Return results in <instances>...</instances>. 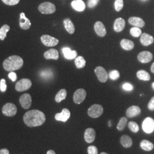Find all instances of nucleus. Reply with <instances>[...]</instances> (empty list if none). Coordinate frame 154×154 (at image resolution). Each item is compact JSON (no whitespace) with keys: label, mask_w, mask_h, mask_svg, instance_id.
I'll list each match as a JSON object with an SVG mask.
<instances>
[{"label":"nucleus","mask_w":154,"mask_h":154,"mask_svg":"<svg viewBox=\"0 0 154 154\" xmlns=\"http://www.w3.org/2000/svg\"><path fill=\"white\" fill-rule=\"evenodd\" d=\"M23 119L25 125L30 127L40 126L46 121L44 113L38 110H30L26 112Z\"/></svg>","instance_id":"obj_1"},{"label":"nucleus","mask_w":154,"mask_h":154,"mask_svg":"<svg viewBox=\"0 0 154 154\" xmlns=\"http://www.w3.org/2000/svg\"><path fill=\"white\" fill-rule=\"evenodd\" d=\"M23 64V61L21 57L11 55L4 61L3 67L6 71L13 72L21 69Z\"/></svg>","instance_id":"obj_2"},{"label":"nucleus","mask_w":154,"mask_h":154,"mask_svg":"<svg viewBox=\"0 0 154 154\" xmlns=\"http://www.w3.org/2000/svg\"><path fill=\"white\" fill-rule=\"evenodd\" d=\"M39 11L44 14L54 13L56 11L55 6L51 2H45L41 4L38 6Z\"/></svg>","instance_id":"obj_3"},{"label":"nucleus","mask_w":154,"mask_h":154,"mask_svg":"<svg viewBox=\"0 0 154 154\" xmlns=\"http://www.w3.org/2000/svg\"><path fill=\"white\" fill-rule=\"evenodd\" d=\"M103 108L101 105L95 104L92 105L88 109V113L89 116L93 118H99L103 114Z\"/></svg>","instance_id":"obj_4"},{"label":"nucleus","mask_w":154,"mask_h":154,"mask_svg":"<svg viewBox=\"0 0 154 154\" xmlns=\"http://www.w3.org/2000/svg\"><path fill=\"white\" fill-rule=\"evenodd\" d=\"M32 85V81L26 78H23L18 81L16 84L15 88L17 91L22 92L27 90L31 88Z\"/></svg>","instance_id":"obj_5"},{"label":"nucleus","mask_w":154,"mask_h":154,"mask_svg":"<svg viewBox=\"0 0 154 154\" xmlns=\"http://www.w3.org/2000/svg\"><path fill=\"white\" fill-rule=\"evenodd\" d=\"M2 111L4 115L7 116H13L16 114L17 109L16 105L11 103H8L2 107Z\"/></svg>","instance_id":"obj_6"},{"label":"nucleus","mask_w":154,"mask_h":154,"mask_svg":"<svg viewBox=\"0 0 154 154\" xmlns=\"http://www.w3.org/2000/svg\"><path fill=\"white\" fill-rule=\"evenodd\" d=\"M86 91L83 88H79L75 91L73 95V100L76 104H81L85 100L86 97Z\"/></svg>","instance_id":"obj_7"},{"label":"nucleus","mask_w":154,"mask_h":154,"mask_svg":"<svg viewBox=\"0 0 154 154\" xmlns=\"http://www.w3.org/2000/svg\"><path fill=\"white\" fill-rule=\"evenodd\" d=\"M142 129L147 134H151L154 131V120L150 118H146L142 123Z\"/></svg>","instance_id":"obj_8"},{"label":"nucleus","mask_w":154,"mask_h":154,"mask_svg":"<svg viewBox=\"0 0 154 154\" xmlns=\"http://www.w3.org/2000/svg\"><path fill=\"white\" fill-rule=\"evenodd\" d=\"M41 40L43 44L48 47L55 46L59 43L58 39L54 38L49 35H43L41 37Z\"/></svg>","instance_id":"obj_9"},{"label":"nucleus","mask_w":154,"mask_h":154,"mask_svg":"<svg viewBox=\"0 0 154 154\" xmlns=\"http://www.w3.org/2000/svg\"><path fill=\"white\" fill-rule=\"evenodd\" d=\"M95 73L100 82L105 83L107 81L109 75L105 69L102 66H98L95 69Z\"/></svg>","instance_id":"obj_10"},{"label":"nucleus","mask_w":154,"mask_h":154,"mask_svg":"<svg viewBox=\"0 0 154 154\" xmlns=\"http://www.w3.org/2000/svg\"><path fill=\"white\" fill-rule=\"evenodd\" d=\"M32 99L29 94H24L20 98V103L24 109H29L32 105Z\"/></svg>","instance_id":"obj_11"},{"label":"nucleus","mask_w":154,"mask_h":154,"mask_svg":"<svg viewBox=\"0 0 154 154\" xmlns=\"http://www.w3.org/2000/svg\"><path fill=\"white\" fill-rule=\"evenodd\" d=\"M152 54L148 51H142L138 55V61L143 63H149L152 60Z\"/></svg>","instance_id":"obj_12"},{"label":"nucleus","mask_w":154,"mask_h":154,"mask_svg":"<svg viewBox=\"0 0 154 154\" xmlns=\"http://www.w3.org/2000/svg\"><path fill=\"white\" fill-rule=\"evenodd\" d=\"M70 117V112L67 109H63L61 113H57L55 116V120L65 122Z\"/></svg>","instance_id":"obj_13"},{"label":"nucleus","mask_w":154,"mask_h":154,"mask_svg":"<svg viewBox=\"0 0 154 154\" xmlns=\"http://www.w3.org/2000/svg\"><path fill=\"white\" fill-rule=\"evenodd\" d=\"M94 30L97 34L101 37L106 35L107 32L103 23L100 21H97L94 25Z\"/></svg>","instance_id":"obj_14"},{"label":"nucleus","mask_w":154,"mask_h":154,"mask_svg":"<svg viewBox=\"0 0 154 154\" xmlns=\"http://www.w3.org/2000/svg\"><path fill=\"white\" fill-rule=\"evenodd\" d=\"M95 135H96V133L93 128H88L85 131V134H84L85 140L87 143H92L95 140Z\"/></svg>","instance_id":"obj_15"},{"label":"nucleus","mask_w":154,"mask_h":154,"mask_svg":"<svg viewBox=\"0 0 154 154\" xmlns=\"http://www.w3.org/2000/svg\"><path fill=\"white\" fill-rule=\"evenodd\" d=\"M62 53L65 58L69 60L75 59L78 55L77 51L72 50L69 48L65 47L62 49Z\"/></svg>","instance_id":"obj_16"},{"label":"nucleus","mask_w":154,"mask_h":154,"mask_svg":"<svg viewBox=\"0 0 154 154\" xmlns=\"http://www.w3.org/2000/svg\"><path fill=\"white\" fill-rule=\"evenodd\" d=\"M20 26L23 30H28L31 26V22L28 19L24 13L20 14Z\"/></svg>","instance_id":"obj_17"},{"label":"nucleus","mask_w":154,"mask_h":154,"mask_svg":"<svg viewBox=\"0 0 154 154\" xmlns=\"http://www.w3.org/2000/svg\"><path fill=\"white\" fill-rule=\"evenodd\" d=\"M140 41L143 45L147 46L154 42V37L147 33H143L141 35Z\"/></svg>","instance_id":"obj_18"},{"label":"nucleus","mask_w":154,"mask_h":154,"mask_svg":"<svg viewBox=\"0 0 154 154\" xmlns=\"http://www.w3.org/2000/svg\"><path fill=\"white\" fill-rule=\"evenodd\" d=\"M128 23L135 27L143 28L145 25L143 19L138 17H131L128 19Z\"/></svg>","instance_id":"obj_19"},{"label":"nucleus","mask_w":154,"mask_h":154,"mask_svg":"<svg viewBox=\"0 0 154 154\" xmlns=\"http://www.w3.org/2000/svg\"><path fill=\"white\" fill-rule=\"evenodd\" d=\"M125 25L126 23L124 19L122 18H118L116 19L114 23V30L118 33L121 32L125 27Z\"/></svg>","instance_id":"obj_20"},{"label":"nucleus","mask_w":154,"mask_h":154,"mask_svg":"<svg viewBox=\"0 0 154 154\" xmlns=\"http://www.w3.org/2000/svg\"><path fill=\"white\" fill-rule=\"evenodd\" d=\"M141 112L140 109L136 106H132L126 111V116L128 118H133L139 116Z\"/></svg>","instance_id":"obj_21"},{"label":"nucleus","mask_w":154,"mask_h":154,"mask_svg":"<svg viewBox=\"0 0 154 154\" xmlns=\"http://www.w3.org/2000/svg\"><path fill=\"white\" fill-rule=\"evenodd\" d=\"M44 57L46 60L53 59L57 60L59 58V53L57 50L51 49L45 53Z\"/></svg>","instance_id":"obj_22"},{"label":"nucleus","mask_w":154,"mask_h":154,"mask_svg":"<svg viewBox=\"0 0 154 154\" xmlns=\"http://www.w3.org/2000/svg\"><path fill=\"white\" fill-rule=\"evenodd\" d=\"M72 8L77 11H82L85 9V4L82 0H74L72 2Z\"/></svg>","instance_id":"obj_23"},{"label":"nucleus","mask_w":154,"mask_h":154,"mask_svg":"<svg viewBox=\"0 0 154 154\" xmlns=\"http://www.w3.org/2000/svg\"><path fill=\"white\" fill-rule=\"evenodd\" d=\"M63 24H64L65 28L66 29V31L69 34H72L75 32L74 25L70 19L69 18L65 19L63 21Z\"/></svg>","instance_id":"obj_24"},{"label":"nucleus","mask_w":154,"mask_h":154,"mask_svg":"<svg viewBox=\"0 0 154 154\" xmlns=\"http://www.w3.org/2000/svg\"><path fill=\"white\" fill-rule=\"evenodd\" d=\"M121 46L123 49L131 50L134 48V43L131 40L123 39L121 41Z\"/></svg>","instance_id":"obj_25"},{"label":"nucleus","mask_w":154,"mask_h":154,"mask_svg":"<svg viewBox=\"0 0 154 154\" xmlns=\"http://www.w3.org/2000/svg\"><path fill=\"white\" fill-rule=\"evenodd\" d=\"M121 143L124 147H130L132 145V139L127 135H123L121 138Z\"/></svg>","instance_id":"obj_26"},{"label":"nucleus","mask_w":154,"mask_h":154,"mask_svg":"<svg viewBox=\"0 0 154 154\" xmlns=\"http://www.w3.org/2000/svg\"><path fill=\"white\" fill-rule=\"evenodd\" d=\"M137 76L139 79L144 81H149L151 79V77L149 72L143 70L138 71L137 73Z\"/></svg>","instance_id":"obj_27"},{"label":"nucleus","mask_w":154,"mask_h":154,"mask_svg":"<svg viewBox=\"0 0 154 154\" xmlns=\"http://www.w3.org/2000/svg\"><path fill=\"white\" fill-rule=\"evenodd\" d=\"M140 147L144 151H149L154 149V144L147 140H143L140 144Z\"/></svg>","instance_id":"obj_28"},{"label":"nucleus","mask_w":154,"mask_h":154,"mask_svg":"<svg viewBox=\"0 0 154 154\" xmlns=\"http://www.w3.org/2000/svg\"><path fill=\"white\" fill-rule=\"evenodd\" d=\"M67 96V91L65 89H61L58 93L57 94L55 97V101L57 103L61 102L62 100L66 99Z\"/></svg>","instance_id":"obj_29"},{"label":"nucleus","mask_w":154,"mask_h":154,"mask_svg":"<svg viewBox=\"0 0 154 154\" xmlns=\"http://www.w3.org/2000/svg\"><path fill=\"white\" fill-rule=\"evenodd\" d=\"M75 65L78 69L83 68L86 65V61L82 56L77 57L74 61Z\"/></svg>","instance_id":"obj_30"},{"label":"nucleus","mask_w":154,"mask_h":154,"mask_svg":"<svg viewBox=\"0 0 154 154\" xmlns=\"http://www.w3.org/2000/svg\"><path fill=\"white\" fill-rule=\"evenodd\" d=\"M10 27L8 25H4L0 29V39L4 40L6 37V34L9 31Z\"/></svg>","instance_id":"obj_31"},{"label":"nucleus","mask_w":154,"mask_h":154,"mask_svg":"<svg viewBox=\"0 0 154 154\" xmlns=\"http://www.w3.org/2000/svg\"><path fill=\"white\" fill-rule=\"evenodd\" d=\"M127 122V119L125 117H122L120 121L119 122L118 125H117V129L119 131L123 130L126 125Z\"/></svg>","instance_id":"obj_32"},{"label":"nucleus","mask_w":154,"mask_h":154,"mask_svg":"<svg viewBox=\"0 0 154 154\" xmlns=\"http://www.w3.org/2000/svg\"><path fill=\"white\" fill-rule=\"evenodd\" d=\"M130 34L134 37H139L142 35L141 30L138 27H133L130 29Z\"/></svg>","instance_id":"obj_33"},{"label":"nucleus","mask_w":154,"mask_h":154,"mask_svg":"<svg viewBox=\"0 0 154 154\" xmlns=\"http://www.w3.org/2000/svg\"><path fill=\"white\" fill-rule=\"evenodd\" d=\"M128 126L129 128L130 129V130L132 132H135V133L138 132L139 130V126H138V124L136 122H130L128 123Z\"/></svg>","instance_id":"obj_34"},{"label":"nucleus","mask_w":154,"mask_h":154,"mask_svg":"<svg viewBox=\"0 0 154 154\" xmlns=\"http://www.w3.org/2000/svg\"><path fill=\"white\" fill-rule=\"evenodd\" d=\"M53 75V72L50 70H45L40 72V76L44 79H49Z\"/></svg>","instance_id":"obj_35"},{"label":"nucleus","mask_w":154,"mask_h":154,"mask_svg":"<svg viewBox=\"0 0 154 154\" xmlns=\"http://www.w3.org/2000/svg\"><path fill=\"white\" fill-rule=\"evenodd\" d=\"M109 77L111 80L115 81V80L118 79L120 77V73L118 70H112L110 72Z\"/></svg>","instance_id":"obj_36"},{"label":"nucleus","mask_w":154,"mask_h":154,"mask_svg":"<svg viewBox=\"0 0 154 154\" xmlns=\"http://www.w3.org/2000/svg\"><path fill=\"white\" fill-rule=\"evenodd\" d=\"M114 6L116 11H121L123 7V0H116L114 3Z\"/></svg>","instance_id":"obj_37"},{"label":"nucleus","mask_w":154,"mask_h":154,"mask_svg":"<svg viewBox=\"0 0 154 154\" xmlns=\"http://www.w3.org/2000/svg\"><path fill=\"white\" fill-rule=\"evenodd\" d=\"M2 1L8 5H16L18 4L20 0H2Z\"/></svg>","instance_id":"obj_38"},{"label":"nucleus","mask_w":154,"mask_h":154,"mask_svg":"<svg viewBox=\"0 0 154 154\" xmlns=\"http://www.w3.org/2000/svg\"><path fill=\"white\" fill-rule=\"evenodd\" d=\"M88 154H98V149L94 146H90L88 148Z\"/></svg>","instance_id":"obj_39"},{"label":"nucleus","mask_w":154,"mask_h":154,"mask_svg":"<svg viewBox=\"0 0 154 154\" xmlns=\"http://www.w3.org/2000/svg\"><path fill=\"white\" fill-rule=\"evenodd\" d=\"M122 88L123 90H125V91H132L134 88V87L131 84L129 83H125L123 86H122Z\"/></svg>","instance_id":"obj_40"},{"label":"nucleus","mask_w":154,"mask_h":154,"mask_svg":"<svg viewBox=\"0 0 154 154\" xmlns=\"http://www.w3.org/2000/svg\"><path fill=\"white\" fill-rule=\"evenodd\" d=\"M7 88V85L6 84L5 79H2L0 81V90L2 92H5Z\"/></svg>","instance_id":"obj_41"},{"label":"nucleus","mask_w":154,"mask_h":154,"mask_svg":"<svg viewBox=\"0 0 154 154\" xmlns=\"http://www.w3.org/2000/svg\"><path fill=\"white\" fill-rule=\"evenodd\" d=\"M99 0H88V6L90 8H93L97 5L99 2Z\"/></svg>","instance_id":"obj_42"},{"label":"nucleus","mask_w":154,"mask_h":154,"mask_svg":"<svg viewBox=\"0 0 154 154\" xmlns=\"http://www.w3.org/2000/svg\"><path fill=\"white\" fill-rule=\"evenodd\" d=\"M8 77L11 79L13 82L16 81L17 80V78L16 73H15L14 72H11L8 74Z\"/></svg>","instance_id":"obj_43"},{"label":"nucleus","mask_w":154,"mask_h":154,"mask_svg":"<svg viewBox=\"0 0 154 154\" xmlns=\"http://www.w3.org/2000/svg\"><path fill=\"white\" fill-rule=\"evenodd\" d=\"M148 109L151 111L154 110V97H152L148 104Z\"/></svg>","instance_id":"obj_44"},{"label":"nucleus","mask_w":154,"mask_h":154,"mask_svg":"<svg viewBox=\"0 0 154 154\" xmlns=\"http://www.w3.org/2000/svg\"><path fill=\"white\" fill-rule=\"evenodd\" d=\"M0 154H9V151L8 149H0Z\"/></svg>","instance_id":"obj_45"},{"label":"nucleus","mask_w":154,"mask_h":154,"mask_svg":"<svg viewBox=\"0 0 154 154\" xmlns=\"http://www.w3.org/2000/svg\"><path fill=\"white\" fill-rule=\"evenodd\" d=\"M47 154H55V151L52 149H50L47 152Z\"/></svg>","instance_id":"obj_46"},{"label":"nucleus","mask_w":154,"mask_h":154,"mask_svg":"<svg viewBox=\"0 0 154 154\" xmlns=\"http://www.w3.org/2000/svg\"><path fill=\"white\" fill-rule=\"evenodd\" d=\"M151 71L152 72L154 73V62L152 63V65H151Z\"/></svg>","instance_id":"obj_47"},{"label":"nucleus","mask_w":154,"mask_h":154,"mask_svg":"<svg viewBox=\"0 0 154 154\" xmlns=\"http://www.w3.org/2000/svg\"><path fill=\"white\" fill-rule=\"evenodd\" d=\"M152 88L154 89V82L152 83Z\"/></svg>","instance_id":"obj_48"},{"label":"nucleus","mask_w":154,"mask_h":154,"mask_svg":"<svg viewBox=\"0 0 154 154\" xmlns=\"http://www.w3.org/2000/svg\"><path fill=\"white\" fill-rule=\"evenodd\" d=\"M109 126H111V121H109Z\"/></svg>","instance_id":"obj_49"},{"label":"nucleus","mask_w":154,"mask_h":154,"mask_svg":"<svg viewBox=\"0 0 154 154\" xmlns=\"http://www.w3.org/2000/svg\"><path fill=\"white\" fill-rule=\"evenodd\" d=\"M100 154H107V153H106V152H101Z\"/></svg>","instance_id":"obj_50"},{"label":"nucleus","mask_w":154,"mask_h":154,"mask_svg":"<svg viewBox=\"0 0 154 154\" xmlns=\"http://www.w3.org/2000/svg\"><path fill=\"white\" fill-rule=\"evenodd\" d=\"M143 1H147V0H142Z\"/></svg>","instance_id":"obj_51"}]
</instances>
